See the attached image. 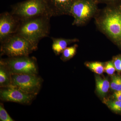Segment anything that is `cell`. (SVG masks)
<instances>
[{
	"mask_svg": "<svg viewBox=\"0 0 121 121\" xmlns=\"http://www.w3.org/2000/svg\"><path fill=\"white\" fill-rule=\"evenodd\" d=\"M98 30L115 43L121 45V2L106 4L94 17Z\"/></svg>",
	"mask_w": 121,
	"mask_h": 121,
	"instance_id": "cell-1",
	"label": "cell"
},
{
	"mask_svg": "<svg viewBox=\"0 0 121 121\" xmlns=\"http://www.w3.org/2000/svg\"><path fill=\"white\" fill-rule=\"evenodd\" d=\"M51 17L44 15L20 21L16 33L26 38L36 50L41 39L49 35Z\"/></svg>",
	"mask_w": 121,
	"mask_h": 121,
	"instance_id": "cell-2",
	"label": "cell"
},
{
	"mask_svg": "<svg viewBox=\"0 0 121 121\" xmlns=\"http://www.w3.org/2000/svg\"><path fill=\"white\" fill-rule=\"evenodd\" d=\"M11 9V13L20 21L44 15L51 17L45 0H26L15 4Z\"/></svg>",
	"mask_w": 121,
	"mask_h": 121,
	"instance_id": "cell-3",
	"label": "cell"
},
{
	"mask_svg": "<svg viewBox=\"0 0 121 121\" xmlns=\"http://www.w3.org/2000/svg\"><path fill=\"white\" fill-rule=\"evenodd\" d=\"M0 43L1 56L11 57L29 56L36 50L27 39L17 33L12 35Z\"/></svg>",
	"mask_w": 121,
	"mask_h": 121,
	"instance_id": "cell-4",
	"label": "cell"
},
{
	"mask_svg": "<svg viewBox=\"0 0 121 121\" xmlns=\"http://www.w3.org/2000/svg\"><path fill=\"white\" fill-rule=\"evenodd\" d=\"M99 4L97 0H76L70 12L73 18L72 25L83 26L94 18L99 10Z\"/></svg>",
	"mask_w": 121,
	"mask_h": 121,
	"instance_id": "cell-5",
	"label": "cell"
},
{
	"mask_svg": "<svg viewBox=\"0 0 121 121\" xmlns=\"http://www.w3.org/2000/svg\"><path fill=\"white\" fill-rule=\"evenodd\" d=\"M10 70L12 74H38L37 60L29 56L8 57L1 59Z\"/></svg>",
	"mask_w": 121,
	"mask_h": 121,
	"instance_id": "cell-6",
	"label": "cell"
},
{
	"mask_svg": "<svg viewBox=\"0 0 121 121\" xmlns=\"http://www.w3.org/2000/svg\"><path fill=\"white\" fill-rule=\"evenodd\" d=\"M12 79L13 86L26 93L36 95L43 83L42 78L38 74H13Z\"/></svg>",
	"mask_w": 121,
	"mask_h": 121,
	"instance_id": "cell-7",
	"label": "cell"
},
{
	"mask_svg": "<svg viewBox=\"0 0 121 121\" xmlns=\"http://www.w3.org/2000/svg\"><path fill=\"white\" fill-rule=\"evenodd\" d=\"M36 96L26 93L13 85L1 87L0 90V99L3 101L28 105L31 104Z\"/></svg>",
	"mask_w": 121,
	"mask_h": 121,
	"instance_id": "cell-8",
	"label": "cell"
},
{
	"mask_svg": "<svg viewBox=\"0 0 121 121\" xmlns=\"http://www.w3.org/2000/svg\"><path fill=\"white\" fill-rule=\"evenodd\" d=\"M20 20L11 12H5L0 15V43L12 35L16 33Z\"/></svg>",
	"mask_w": 121,
	"mask_h": 121,
	"instance_id": "cell-9",
	"label": "cell"
},
{
	"mask_svg": "<svg viewBox=\"0 0 121 121\" xmlns=\"http://www.w3.org/2000/svg\"><path fill=\"white\" fill-rule=\"evenodd\" d=\"M76 0H45L51 17L70 15L71 9Z\"/></svg>",
	"mask_w": 121,
	"mask_h": 121,
	"instance_id": "cell-10",
	"label": "cell"
},
{
	"mask_svg": "<svg viewBox=\"0 0 121 121\" xmlns=\"http://www.w3.org/2000/svg\"><path fill=\"white\" fill-rule=\"evenodd\" d=\"M52 49L56 55L62 54L63 51L71 44L78 42L77 38L66 39L63 38H52Z\"/></svg>",
	"mask_w": 121,
	"mask_h": 121,
	"instance_id": "cell-11",
	"label": "cell"
},
{
	"mask_svg": "<svg viewBox=\"0 0 121 121\" xmlns=\"http://www.w3.org/2000/svg\"><path fill=\"white\" fill-rule=\"evenodd\" d=\"M12 74L7 65L1 60H0V87L12 85Z\"/></svg>",
	"mask_w": 121,
	"mask_h": 121,
	"instance_id": "cell-12",
	"label": "cell"
},
{
	"mask_svg": "<svg viewBox=\"0 0 121 121\" xmlns=\"http://www.w3.org/2000/svg\"><path fill=\"white\" fill-rule=\"evenodd\" d=\"M96 90L99 95L104 97L108 92L110 87L109 82L107 79L102 78L99 76L95 78Z\"/></svg>",
	"mask_w": 121,
	"mask_h": 121,
	"instance_id": "cell-13",
	"label": "cell"
},
{
	"mask_svg": "<svg viewBox=\"0 0 121 121\" xmlns=\"http://www.w3.org/2000/svg\"><path fill=\"white\" fill-rule=\"evenodd\" d=\"M78 45L74 44L70 47H67L63 51L60 59L64 61H66L72 58L75 55Z\"/></svg>",
	"mask_w": 121,
	"mask_h": 121,
	"instance_id": "cell-14",
	"label": "cell"
},
{
	"mask_svg": "<svg viewBox=\"0 0 121 121\" xmlns=\"http://www.w3.org/2000/svg\"><path fill=\"white\" fill-rule=\"evenodd\" d=\"M86 66L96 73L101 74L104 71V65L100 62H92L87 63Z\"/></svg>",
	"mask_w": 121,
	"mask_h": 121,
	"instance_id": "cell-15",
	"label": "cell"
},
{
	"mask_svg": "<svg viewBox=\"0 0 121 121\" xmlns=\"http://www.w3.org/2000/svg\"><path fill=\"white\" fill-rule=\"evenodd\" d=\"M110 88L112 90L121 91V77L118 75H114L112 78L110 84Z\"/></svg>",
	"mask_w": 121,
	"mask_h": 121,
	"instance_id": "cell-16",
	"label": "cell"
},
{
	"mask_svg": "<svg viewBox=\"0 0 121 121\" xmlns=\"http://www.w3.org/2000/svg\"><path fill=\"white\" fill-rule=\"evenodd\" d=\"M0 121H14L5 109L2 103L0 104Z\"/></svg>",
	"mask_w": 121,
	"mask_h": 121,
	"instance_id": "cell-17",
	"label": "cell"
},
{
	"mask_svg": "<svg viewBox=\"0 0 121 121\" xmlns=\"http://www.w3.org/2000/svg\"><path fill=\"white\" fill-rule=\"evenodd\" d=\"M111 109L115 112H121V101L117 100H110L107 103Z\"/></svg>",
	"mask_w": 121,
	"mask_h": 121,
	"instance_id": "cell-18",
	"label": "cell"
},
{
	"mask_svg": "<svg viewBox=\"0 0 121 121\" xmlns=\"http://www.w3.org/2000/svg\"><path fill=\"white\" fill-rule=\"evenodd\" d=\"M104 69L106 72L110 75L113 74L116 70L112 61H109L107 63Z\"/></svg>",
	"mask_w": 121,
	"mask_h": 121,
	"instance_id": "cell-19",
	"label": "cell"
},
{
	"mask_svg": "<svg viewBox=\"0 0 121 121\" xmlns=\"http://www.w3.org/2000/svg\"><path fill=\"white\" fill-rule=\"evenodd\" d=\"M112 61L116 70L118 71H121V56L115 57Z\"/></svg>",
	"mask_w": 121,
	"mask_h": 121,
	"instance_id": "cell-20",
	"label": "cell"
},
{
	"mask_svg": "<svg viewBox=\"0 0 121 121\" xmlns=\"http://www.w3.org/2000/svg\"><path fill=\"white\" fill-rule=\"evenodd\" d=\"M99 3H103L106 4H109L121 1V0H97Z\"/></svg>",
	"mask_w": 121,
	"mask_h": 121,
	"instance_id": "cell-21",
	"label": "cell"
},
{
	"mask_svg": "<svg viewBox=\"0 0 121 121\" xmlns=\"http://www.w3.org/2000/svg\"><path fill=\"white\" fill-rule=\"evenodd\" d=\"M113 96L116 100L121 101V91H115Z\"/></svg>",
	"mask_w": 121,
	"mask_h": 121,
	"instance_id": "cell-22",
	"label": "cell"
}]
</instances>
